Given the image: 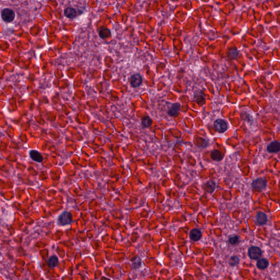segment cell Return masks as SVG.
Listing matches in <instances>:
<instances>
[{
	"mask_svg": "<svg viewBox=\"0 0 280 280\" xmlns=\"http://www.w3.org/2000/svg\"><path fill=\"white\" fill-rule=\"evenodd\" d=\"M212 159L216 162H219L223 158V154L218 150H213L211 153Z\"/></svg>",
	"mask_w": 280,
	"mask_h": 280,
	"instance_id": "cell-13",
	"label": "cell"
},
{
	"mask_svg": "<svg viewBox=\"0 0 280 280\" xmlns=\"http://www.w3.org/2000/svg\"><path fill=\"white\" fill-rule=\"evenodd\" d=\"M190 238L194 241H197L202 238V232L197 229H193L190 232Z\"/></svg>",
	"mask_w": 280,
	"mask_h": 280,
	"instance_id": "cell-7",
	"label": "cell"
},
{
	"mask_svg": "<svg viewBox=\"0 0 280 280\" xmlns=\"http://www.w3.org/2000/svg\"><path fill=\"white\" fill-rule=\"evenodd\" d=\"M280 150V143L278 141H274L267 147V151L269 153H276Z\"/></svg>",
	"mask_w": 280,
	"mask_h": 280,
	"instance_id": "cell-8",
	"label": "cell"
},
{
	"mask_svg": "<svg viewBox=\"0 0 280 280\" xmlns=\"http://www.w3.org/2000/svg\"><path fill=\"white\" fill-rule=\"evenodd\" d=\"M48 263L50 267L54 268L57 265V263H58V258L57 257L54 256L50 257L48 261Z\"/></svg>",
	"mask_w": 280,
	"mask_h": 280,
	"instance_id": "cell-16",
	"label": "cell"
},
{
	"mask_svg": "<svg viewBox=\"0 0 280 280\" xmlns=\"http://www.w3.org/2000/svg\"><path fill=\"white\" fill-rule=\"evenodd\" d=\"M99 34H100V36L101 38L104 39V38H107L108 37H109L111 35V32H110V31H109V30L104 29V30H101V31H100Z\"/></svg>",
	"mask_w": 280,
	"mask_h": 280,
	"instance_id": "cell-19",
	"label": "cell"
},
{
	"mask_svg": "<svg viewBox=\"0 0 280 280\" xmlns=\"http://www.w3.org/2000/svg\"><path fill=\"white\" fill-rule=\"evenodd\" d=\"M267 216L263 212H259L256 215V221L259 225L263 226L267 222Z\"/></svg>",
	"mask_w": 280,
	"mask_h": 280,
	"instance_id": "cell-9",
	"label": "cell"
},
{
	"mask_svg": "<svg viewBox=\"0 0 280 280\" xmlns=\"http://www.w3.org/2000/svg\"><path fill=\"white\" fill-rule=\"evenodd\" d=\"M229 241L230 244H233V245L237 244H239V242L240 241L239 239V237H237V236H231V237L229 238Z\"/></svg>",
	"mask_w": 280,
	"mask_h": 280,
	"instance_id": "cell-20",
	"label": "cell"
},
{
	"mask_svg": "<svg viewBox=\"0 0 280 280\" xmlns=\"http://www.w3.org/2000/svg\"><path fill=\"white\" fill-rule=\"evenodd\" d=\"M58 222L61 226H65L70 224L72 222L71 214L69 212H64L59 217Z\"/></svg>",
	"mask_w": 280,
	"mask_h": 280,
	"instance_id": "cell-2",
	"label": "cell"
},
{
	"mask_svg": "<svg viewBox=\"0 0 280 280\" xmlns=\"http://www.w3.org/2000/svg\"><path fill=\"white\" fill-rule=\"evenodd\" d=\"M152 119L149 117H145L142 120V124L145 128H148L152 125Z\"/></svg>",
	"mask_w": 280,
	"mask_h": 280,
	"instance_id": "cell-17",
	"label": "cell"
},
{
	"mask_svg": "<svg viewBox=\"0 0 280 280\" xmlns=\"http://www.w3.org/2000/svg\"><path fill=\"white\" fill-rule=\"evenodd\" d=\"M248 256L252 259H257L259 258L261 256V251L259 247H250L248 249Z\"/></svg>",
	"mask_w": 280,
	"mask_h": 280,
	"instance_id": "cell-5",
	"label": "cell"
},
{
	"mask_svg": "<svg viewBox=\"0 0 280 280\" xmlns=\"http://www.w3.org/2000/svg\"><path fill=\"white\" fill-rule=\"evenodd\" d=\"M140 265H141V261H140V259L138 258V259L134 260V261L133 263V266L134 268H138L140 266Z\"/></svg>",
	"mask_w": 280,
	"mask_h": 280,
	"instance_id": "cell-21",
	"label": "cell"
},
{
	"mask_svg": "<svg viewBox=\"0 0 280 280\" xmlns=\"http://www.w3.org/2000/svg\"><path fill=\"white\" fill-rule=\"evenodd\" d=\"M252 185V187L254 189H258L260 190H263L266 187L267 182L264 178H257L256 180L253 181Z\"/></svg>",
	"mask_w": 280,
	"mask_h": 280,
	"instance_id": "cell-4",
	"label": "cell"
},
{
	"mask_svg": "<svg viewBox=\"0 0 280 280\" xmlns=\"http://www.w3.org/2000/svg\"><path fill=\"white\" fill-rule=\"evenodd\" d=\"M240 258L237 256L231 257L229 259V263L230 265L235 266L240 263Z\"/></svg>",
	"mask_w": 280,
	"mask_h": 280,
	"instance_id": "cell-18",
	"label": "cell"
},
{
	"mask_svg": "<svg viewBox=\"0 0 280 280\" xmlns=\"http://www.w3.org/2000/svg\"><path fill=\"white\" fill-rule=\"evenodd\" d=\"M15 15L13 10L10 8H5L1 12V17L5 22L10 23L13 21L15 19Z\"/></svg>",
	"mask_w": 280,
	"mask_h": 280,
	"instance_id": "cell-1",
	"label": "cell"
},
{
	"mask_svg": "<svg viewBox=\"0 0 280 280\" xmlns=\"http://www.w3.org/2000/svg\"><path fill=\"white\" fill-rule=\"evenodd\" d=\"M142 83V77L140 74H136L131 77L130 84L134 88L138 87Z\"/></svg>",
	"mask_w": 280,
	"mask_h": 280,
	"instance_id": "cell-6",
	"label": "cell"
},
{
	"mask_svg": "<svg viewBox=\"0 0 280 280\" xmlns=\"http://www.w3.org/2000/svg\"><path fill=\"white\" fill-rule=\"evenodd\" d=\"M64 15L67 18L72 19L77 15V11L74 8L67 7L65 9Z\"/></svg>",
	"mask_w": 280,
	"mask_h": 280,
	"instance_id": "cell-12",
	"label": "cell"
},
{
	"mask_svg": "<svg viewBox=\"0 0 280 280\" xmlns=\"http://www.w3.org/2000/svg\"><path fill=\"white\" fill-rule=\"evenodd\" d=\"M214 127L218 132L222 133L225 132L228 129V124L224 120L217 119L214 122Z\"/></svg>",
	"mask_w": 280,
	"mask_h": 280,
	"instance_id": "cell-3",
	"label": "cell"
},
{
	"mask_svg": "<svg viewBox=\"0 0 280 280\" xmlns=\"http://www.w3.org/2000/svg\"><path fill=\"white\" fill-rule=\"evenodd\" d=\"M203 188L207 193H212L216 189V183L213 180H210L203 185Z\"/></svg>",
	"mask_w": 280,
	"mask_h": 280,
	"instance_id": "cell-10",
	"label": "cell"
},
{
	"mask_svg": "<svg viewBox=\"0 0 280 280\" xmlns=\"http://www.w3.org/2000/svg\"><path fill=\"white\" fill-rule=\"evenodd\" d=\"M30 155L31 159L37 162H41L43 160V157L37 151L32 150L30 152Z\"/></svg>",
	"mask_w": 280,
	"mask_h": 280,
	"instance_id": "cell-14",
	"label": "cell"
},
{
	"mask_svg": "<svg viewBox=\"0 0 280 280\" xmlns=\"http://www.w3.org/2000/svg\"><path fill=\"white\" fill-rule=\"evenodd\" d=\"M268 265L269 261L266 259H260L257 263V266L258 267V268L261 270H264L266 268Z\"/></svg>",
	"mask_w": 280,
	"mask_h": 280,
	"instance_id": "cell-15",
	"label": "cell"
},
{
	"mask_svg": "<svg viewBox=\"0 0 280 280\" xmlns=\"http://www.w3.org/2000/svg\"><path fill=\"white\" fill-rule=\"evenodd\" d=\"M180 109V104L179 103H175L172 104L171 107L168 111V114L170 116H175L177 114Z\"/></svg>",
	"mask_w": 280,
	"mask_h": 280,
	"instance_id": "cell-11",
	"label": "cell"
}]
</instances>
